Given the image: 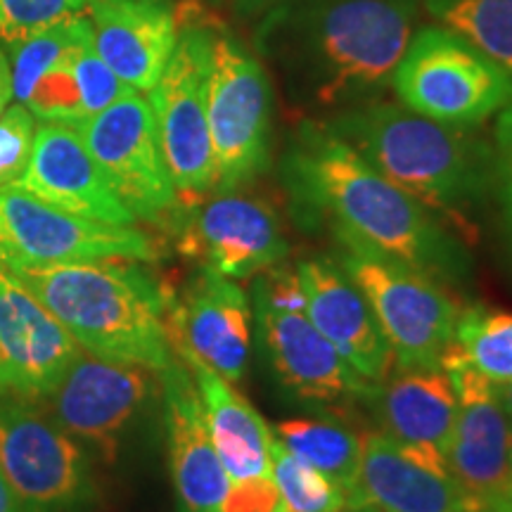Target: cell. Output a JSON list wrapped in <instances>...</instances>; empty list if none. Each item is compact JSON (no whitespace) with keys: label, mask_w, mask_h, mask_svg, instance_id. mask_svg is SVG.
Wrapping results in <instances>:
<instances>
[{"label":"cell","mask_w":512,"mask_h":512,"mask_svg":"<svg viewBox=\"0 0 512 512\" xmlns=\"http://www.w3.org/2000/svg\"><path fill=\"white\" fill-rule=\"evenodd\" d=\"M294 207L325 219L342 247H361L418 268L434 280L458 278L463 254L432 211L387 181L325 124L306 121L283 159Z\"/></svg>","instance_id":"obj_1"},{"label":"cell","mask_w":512,"mask_h":512,"mask_svg":"<svg viewBox=\"0 0 512 512\" xmlns=\"http://www.w3.org/2000/svg\"><path fill=\"white\" fill-rule=\"evenodd\" d=\"M418 15L420 0H283L254 43L313 105H361L392 86Z\"/></svg>","instance_id":"obj_2"},{"label":"cell","mask_w":512,"mask_h":512,"mask_svg":"<svg viewBox=\"0 0 512 512\" xmlns=\"http://www.w3.org/2000/svg\"><path fill=\"white\" fill-rule=\"evenodd\" d=\"M34 294L88 354L162 373L176 361L169 285L145 261L98 259L8 273Z\"/></svg>","instance_id":"obj_3"},{"label":"cell","mask_w":512,"mask_h":512,"mask_svg":"<svg viewBox=\"0 0 512 512\" xmlns=\"http://www.w3.org/2000/svg\"><path fill=\"white\" fill-rule=\"evenodd\" d=\"M325 126L434 216L460 223L494 178V152L470 128L394 102H361Z\"/></svg>","instance_id":"obj_4"},{"label":"cell","mask_w":512,"mask_h":512,"mask_svg":"<svg viewBox=\"0 0 512 512\" xmlns=\"http://www.w3.org/2000/svg\"><path fill=\"white\" fill-rule=\"evenodd\" d=\"M392 86L403 107L472 128L512 100V74L444 27H420L396 64Z\"/></svg>","instance_id":"obj_5"},{"label":"cell","mask_w":512,"mask_h":512,"mask_svg":"<svg viewBox=\"0 0 512 512\" xmlns=\"http://www.w3.org/2000/svg\"><path fill=\"white\" fill-rule=\"evenodd\" d=\"M339 266L368 299L396 370H439L463 311L439 280L361 247H342Z\"/></svg>","instance_id":"obj_6"},{"label":"cell","mask_w":512,"mask_h":512,"mask_svg":"<svg viewBox=\"0 0 512 512\" xmlns=\"http://www.w3.org/2000/svg\"><path fill=\"white\" fill-rule=\"evenodd\" d=\"M271 105V81L264 62L230 31H211L207 121L216 190H235L266 171Z\"/></svg>","instance_id":"obj_7"},{"label":"cell","mask_w":512,"mask_h":512,"mask_svg":"<svg viewBox=\"0 0 512 512\" xmlns=\"http://www.w3.org/2000/svg\"><path fill=\"white\" fill-rule=\"evenodd\" d=\"M211 31L204 19L178 17L174 53L150 91L159 143L181 204L216 190V162L207 121Z\"/></svg>","instance_id":"obj_8"},{"label":"cell","mask_w":512,"mask_h":512,"mask_svg":"<svg viewBox=\"0 0 512 512\" xmlns=\"http://www.w3.org/2000/svg\"><path fill=\"white\" fill-rule=\"evenodd\" d=\"M0 472L24 512H83L95 498L86 446L15 394L0 396Z\"/></svg>","instance_id":"obj_9"},{"label":"cell","mask_w":512,"mask_h":512,"mask_svg":"<svg viewBox=\"0 0 512 512\" xmlns=\"http://www.w3.org/2000/svg\"><path fill=\"white\" fill-rule=\"evenodd\" d=\"M162 256L164 247L136 226L83 219L15 185L0 188V273L98 259L155 264Z\"/></svg>","instance_id":"obj_10"},{"label":"cell","mask_w":512,"mask_h":512,"mask_svg":"<svg viewBox=\"0 0 512 512\" xmlns=\"http://www.w3.org/2000/svg\"><path fill=\"white\" fill-rule=\"evenodd\" d=\"M133 219L171 226L181 200L166 166L150 100L138 91L74 126Z\"/></svg>","instance_id":"obj_11"},{"label":"cell","mask_w":512,"mask_h":512,"mask_svg":"<svg viewBox=\"0 0 512 512\" xmlns=\"http://www.w3.org/2000/svg\"><path fill=\"white\" fill-rule=\"evenodd\" d=\"M157 384L155 370L83 351L43 399V408L69 437L98 453L105 463H114Z\"/></svg>","instance_id":"obj_12"},{"label":"cell","mask_w":512,"mask_h":512,"mask_svg":"<svg viewBox=\"0 0 512 512\" xmlns=\"http://www.w3.org/2000/svg\"><path fill=\"white\" fill-rule=\"evenodd\" d=\"M171 226L178 233V252L230 280L271 271L290 254L278 214L266 202L235 190H216L181 204Z\"/></svg>","instance_id":"obj_13"},{"label":"cell","mask_w":512,"mask_h":512,"mask_svg":"<svg viewBox=\"0 0 512 512\" xmlns=\"http://www.w3.org/2000/svg\"><path fill=\"white\" fill-rule=\"evenodd\" d=\"M441 370L458 399L446 467L472 510H491L512 491V420L498 399L496 382L467 366L453 347L446 351Z\"/></svg>","instance_id":"obj_14"},{"label":"cell","mask_w":512,"mask_h":512,"mask_svg":"<svg viewBox=\"0 0 512 512\" xmlns=\"http://www.w3.org/2000/svg\"><path fill=\"white\" fill-rule=\"evenodd\" d=\"M166 325L176 356L200 358L230 384L245 377L252 344V304L235 280L200 266L181 290L169 287Z\"/></svg>","instance_id":"obj_15"},{"label":"cell","mask_w":512,"mask_h":512,"mask_svg":"<svg viewBox=\"0 0 512 512\" xmlns=\"http://www.w3.org/2000/svg\"><path fill=\"white\" fill-rule=\"evenodd\" d=\"M83 354L79 342L8 273H0V373L8 394L43 401Z\"/></svg>","instance_id":"obj_16"},{"label":"cell","mask_w":512,"mask_h":512,"mask_svg":"<svg viewBox=\"0 0 512 512\" xmlns=\"http://www.w3.org/2000/svg\"><path fill=\"white\" fill-rule=\"evenodd\" d=\"M159 382L176 508L178 512H223L230 477L211 441L192 373L176 356V361L159 373Z\"/></svg>","instance_id":"obj_17"},{"label":"cell","mask_w":512,"mask_h":512,"mask_svg":"<svg viewBox=\"0 0 512 512\" xmlns=\"http://www.w3.org/2000/svg\"><path fill=\"white\" fill-rule=\"evenodd\" d=\"M12 185L67 214L112 226H136L72 126H38L27 171Z\"/></svg>","instance_id":"obj_18"},{"label":"cell","mask_w":512,"mask_h":512,"mask_svg":"<svg viewBox=\"0 0 512 512\" xmlns=\"http://www.w3.org/2000/svg\"><path fill=\"white\" fill-rule=\"evenodd\" d=\"M347 508L375 512H475L448 467L430 463L389 434L363 437L361 465Z\"/></svg>","instance_id":"obj_19"},{"label":"cell","mask_w":512,"mask_h":512,"mask_svg":"<svg viewBox=\"0 0 512 512\" xmlns=\"http://www.w3.org/2000/svg\"><path fill=\"white\" fill-rule=\"evenodd\" d=\"M304 316L368 382H382L394 366L368 299L342 266L330 259H304L297 266Z\"/></svg>","instance_id":"obj_20"},{"label":"cell","mask_w":512,"mask_h":512,"mask_svg":"<svg viewBox=\"0 0 512 512\" xmlns=\"http://www.w3.org/2000/svg\"><path fill=\"white\" fill-rule=\"evenodd\" d=\"M254 313L271 366L285 387L311 401H363L373 382L358 373L304 313L278 311L256 297Z\"/></svg>","instance_id":"obj_21"},{"label":"cell","mask_w":512,"mask_h":512,"mask_svg":"<svg viewBox=\"0 0 512 512\" xmlns=\"http://www.w3.org/2000/svg\"><path fill=\"white\" fill-rule=\"evenodd\" d=\"M93 41L107 67L133 91L155 88L174 53L178 15L169 0H91Z\"/></svg>","instance_id":"obj_22"},{"label":"cell","mask_w":512,"mask_h":512,"mask_svg":"<svg viewBox=\"0 0 512 512\" xmlns=\"http://www.w3.org/2000/svg\"><path fill=\"white\" fill-rule=\"evenodd\" d=\"M363 401L373 408L384 434L446 467L458 399L444 370H396L394 377L370 384Z\"/></svg>","instance_id":"obj_23"},{"label":"cell","mask_w":512,"mask_h":512,"mask_svg":"<svg viewBox=\"0 0 512 512\" xmlns=\"http://www.w3.org/2000/svg\"><path fill=\"white\" fill-rule=\"evenodd\" d=\"M178 358L188 366L197 384L211 441L226 467L230 484L271 477L273 432L259 411L235 389V384L204 366L200 358L190 354Z\"/></svg>","instance_id":"obj_24"},{"label":"cell","mask_w":512,"mask_h":512,"mask_svg":"<svg viewBox=\"0 0 512 512\" xmlns=\"http://www.w3.org/2000/svg\"><path fill=\"white\" fill-rule=\"evenodd\" d=\"M275 439L292 456L328 475L344 491L354 489L358 465H361L363 439L356 437L347 425L332 420H283L275 427Z\"/></svg>","instance_id":"obj_25"},{"label":"cell","mask_w":512,"mask_h":512,"mask_svg":"<svg viewBox=\"0 0 512 512\" xmlns=\"http://www.w3.org/2000/svg\"><path fill=\"white\" fill-rule=\"evenodd\" d=\"M422 8L512 74V0H422Z\"/></svg>","instance_id":"obj_26"},{"label":"cell","mask_w":512,"mask_h":512,"mask_svg":"<svg viewBox=\"0 0 512 512\" xmlns=\"http://www.w3.org/2000/svg\"><path fill=\"white\" fill-rule=\"evenodd\" d=\"M453 351L491 382H512V313L460 311Z\"/></svg>","instance_id":"obj_27"},{"label":"cell","mask_w":512,"mask_h":512,"mask_svg":"<svg viewBox=\"0 0 512 512\" xmlns=\"http://www.w3.org/2000/svg\"><path fill=\"white\" fill-rule=\"evenodd\" d=\"M271 479L278 486L285 512L347 510V491L313 465L292 456L275 437L271 444Z\"/></svg>","instance_id":"obj_28"},{"label":"cell","mask_w":512,"mask_h":512,"mask_svg":"<svg viewBox=\"0 0 512 512\" xmlns=\"http://www.w3.org/2000/svg\"><path fill=\"white\" fill-rule=\"evenodd\" d=\"M91 0H0V38L8 46L81 17Z\"/></svg>","instance_id":"obj_29"},{"label":"cell","mask_w":512,"mask_h":512,"mask_svg":"<svg viewBox=\"0 0 512 512\" xmlns=\"http://www.w3.org/2000/svg\"><path fill=\"white\" fill-rule=\"evenodd\" d=\"M36 117L19 102L0 114V188L27 171L36 138Z\"/></svg>","instance_id":"obj_30"},{"label":"cell","mask_w":512,"mask_h":512,"mask_svg":"<svg viewBox=\"0 0 512 512\" xmlns=\"http://www.w3.org/2000/svg\"><path fill=\"white\" fill-rule=\"evenodd\" d=\"M254 297L278 311L304 313L306 309L297 268H294V271H287V268L275 266L271 271L261 273L259 278L254 280Z\"/></svg>","instance_id":"obj_31"},{"label":"cell","mask_w":512,"mask_h":512,"mask_svg":"<svg viewBox=\"0 0 512 512\" xmlns=\"http://www.w3.org/2000/svg\"><path fill=\"white\" fill-rule=\"evenodd\" d=\"M223 512H285V505L273 479L259 477L230 484Z\"/></svg>","instance_id":"obj_32"},{"label":"cell","mask_w":512,"mask_h":512,"mask_svg":"<svg viewBox=\"0 0 512 512\" xmlns=\"http://www.w3.org/2000/svg\"><path fill=\"white\" fill-rule=\"evenodd\" d=\"M494 178L498 183V195H501L505 221H508V228L512 233V100L498 112Z\"/></svg>","instance_id":"obj_33"},{"label":"cell","mask_w":512,"mask_h":512,"mask_svg":"<svg viewBox=\"0 0 512 512\" xmlns=\"http://www.w3.org/2000/svg\"><path fill=\"white\" fill-rule=\"evenodd\" d=\"M15 98L12 95V69L8 57L0 50V114L8 110V102Z\"/></svg>","instance_id":"obj_34"},{"label":"cell","mask_w":512,"mask_h":512,"mask_svg":"<svg viewBox=\"0 0 512 512\" xmlns=\"http://www.w3.org/2000/svg\"><path fill=\"white\" fill-rule=\"evenodd\" d=\"M280 3H283V0H233L235 10L245 17H261Z\"/></svg>","instance_id":"obj_35"},{"label":"cell","mask_w":512,"mask_h":512,"mask_svg":"<svg viewBox=\"0 0 512 512\" xmlns=\"http://www.w3.org/2000/svg\"><path fill=\"white\" fill-rule=\"evenodd\" d=\"M0 512H24L22 503H19V498L15 496L3 472H0Z\"/></svg>","instance_id":"obj_36"},{"label":"cell","mask_w":512,"mask_h":512,"mask_svg":"<svg viewBox=\"0 0 512 512\" xmlns=\"http://www.w3.org/2000/svg\"><path fill=\"white\" fill-rule=\"evenodd\" d=\"M496 394L503 403L505 413H508L512 420V382H496Z\"/></svg>","instance_id":"obj_37"},{"label":"cell","mask_w":512,"mask_h":512,"mask_svg":"<svg viewBox=\"0 0 512 512\" xmlns=\"http://www.w3.org/2000/svg\"><path fill=\"white\" fill-rule=\"evenodd\" d=\"M491 512H512V491H510V494H505L501 501H498L494 508H491Z\"/></svg>","instance_id":"obj_38"},{"label":"cell","mask_w":512,"mask_h":512,"mask_svg":"<svg viewBox=\"0 0 512 512\" xmlns=\"http://www.w3.org/2000/svg\"><path fill=\"white\" fill-rule=\"evenodd\" d=\"M8 394V387H5V380H3V373H0V396Z\"/></svg>","instance_id":"obj_39"},{"label":"cell","mask_w":512,"mask_h":512,"mask_svg":"<svg viewBox=\"0 0 512 512\" xmlns=\"http://www.w3.org/2000/svg\"><path fill=\"white\" fill-rule=\"evenodd\" d=\"M344 512H375V510H370V508H347Z\"/></svg>","instance_id":"obj_40"},{"label":"cell","mask_w":512,"mask_h":512,"mask_svg":"<svg viewBox=\"0 0 512 512\" xmlns=\"http://www.w3.org/2000/svg\"><path fill=\"white\" fill-rule=\"evenodd\" d=\"M477 512H491V510H477Z\"/></svg>","instance_id":"obj_41"},{"label":"cell","mask_w":512,"mask_h":512,"mask_svg":"<svg viewBox=\"0 0 512 512\" xmlns=\"http://www.w3.org/2000/svg\"><path fill=\"white\" fill-rule=\"evenodd\" d=\"M510 451H512V448H510Z\"/></svg>","instance_id":"obj_42"}]
</instances>
